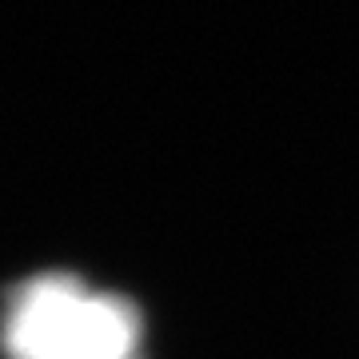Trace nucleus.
Masks as SVG:
<instances>
[{"mask_svg": "<svg viewBox=\"0 0 359 359\" xmlns=\"http://www.w3.org/2000/svg\"><path fill=\"white\" fill-rule=\"evenodd\" d=\"M140 320L128 299L72 276L28 280L4 316L8 359H136Z\"/></svg>", "mask_w": 359, "mask_h": 359, "instance_id": "obj_1", "label": "nucleus"}]
</instances>
